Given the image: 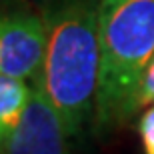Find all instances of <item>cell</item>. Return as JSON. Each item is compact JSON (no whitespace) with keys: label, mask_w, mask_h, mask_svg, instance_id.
Returning <instances> with one entry per match:
<instances>
[{"label":"cell","mask_w":154,"mask_h":154,"mask_svg":"<svg viewBox=\"0 0 154 154\" xmlns=\"http://www.w3.org/2000/svg\"><path fill=\"white\" fill-rule=\"evenodd\" d=\"M100 2L42 0L46 56L36 84L58 112L68 138L94 120L100 76Z\"/></svg>","instance_id":"1"},{"label":"cell","mask_w":154,"mask_h":154,"mask_svg":"<svg viewBox=\"0 0 154 154\" xmlns=\"http://www.w3.org/2000/svg\"><path fill=\"white\" fill-rule=\"evenodd\" d=\"M152 56L154 0H102L96 132L104 134L136 114V92Z\"/></svg>","instance_id":"2"},{"label":"cell","mask_w":154,"mask_h":154,"mask_svg":"<svg viewBox=\"0 0 154 154\" xmlns=\"http://www.w3.org/2000/svg\"><path fill=\"white\" fill-rule=\"evenodd\" d=\"M46 24L42 14L12 8L0 20V76L18 80L38 78L46 56Z\"/></svg>","instance_id":"3"},{"label":"cell","mask_w":154,"mask_h":154,"mask_svg":"<svg viewBox=\"0 0 154 154\" xmlns=\"http://www.w3.org/2000/svg\"><path fill=\"white\" fill-rule=\"evenodd\" d=\"M2 154H70L62 120L36 82L18 128L2 144Z\"/></svg>","instance_id":"4"},{"label":"cell","mask_w":154,"mask_h":154,"mask_svg":"<svg viewBox=\"0 0 154 154\" xmlns=\"http://www.w3.org/2000/svg\"><path fill=\"white\" fill-rule=\"evenodd\" d=\"M32 84L24 80L0 76V142L4 144L18 128L30 104Z\"/></svg>","instance_id":"5"},{"label":"cell","mask_w":154,"mask_h":154,"mask_svg":"<svg viewBox=\"0 0 154 154\" xmlns=\"http://www.w3.org/2000/svg\"><path fill=\"white\" fill-rule=\"evenodd\" d=\"M150 106H154V56L150 60V64L146 66V70H144L142 80H140L136 100H134V112L146 110Z\"/></svg>","instance_id":"6"},{"label":"cell","mask_w":154,"mask_h":154,"mask_svg":"<svg viewBox=\"0 0 154 154\" xmlns=\"http://www.w3.org/2000/svg\"><path fill=\"white\" fill-rule=\"evenodd\" d=\"M138 136L144 154H154V106L146 108L138 118Z\"/></svg>","instance_id":"7"},{"label":"cell","mask_w":154,"mask_h":154,"mask_svg":"<svg viewBox=\"0 0 154 154\" xmlns=\"http://www.w3.org/2000/svg\"><path fill=\"white\" fill-rule=\"evenodd\" d=\"M10 2H14V0H2V4H10Z\"/></svg>","instance_id":"8"}]
</instances>
